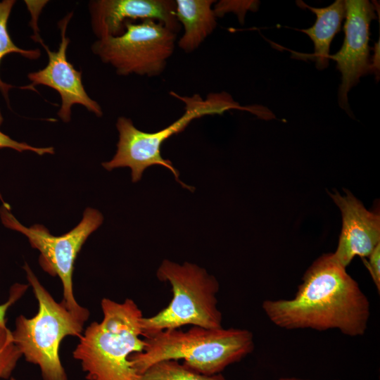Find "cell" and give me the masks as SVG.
<instances>
[{
	"mask_svg": "<svg viewBox=\"0 0 380 380\" xmlns=\"http://www.w3.org/2000/svg\"><path fill=\"white\" fill-rule=\"evenodd\" d=\"M3 122V116L0 110V125ZM0 148H9L19 152L30 151L42 156L46 153L53 154L54 148L53 147H35L24 142H18L11 139L0 130Z\"/></svg>",
	"mask_w": 380,
	"mask_h": 380,
	"instance_id": "cell-19",
	"label": "cell"
},
{
	"mask_svg": "<svg viewBox=\"0 0 380 380\" xmlns=\"http://www.w3.org/2000/svg\"><path fill=\"white\" fill-rule=\"evenodd\" d=\"M305 6L317 16L313 26L301 30L312 39L315 52L310 56L316 63L318 70H323L329 65V47L335 34L339 32L341 22L346 16L345 1L336 0L325 8H313Z\"/></svg>",
	"mask_w": 380,
	"mask_h": 380,
	"instance_id": "cell-14",
	"label": "cell"
},
{
	"mask_svg": "<svg viewBox=\"0 0 380 380\" xmlns=\"http://www.w3.org/2000/svg\"><path fill=\"white\" fill-rule=\"evenodd\" d=\"M171 94L183 102L184 113L179 119L158 132H143L138 129L129 118L123 116L118 118L116 127L119 140L117 151L110 160L102 163L105 169L129 167L132 180L137 182L146 168L158 165L168 169L177 182L191 189V186L179 180V173L172 163L162 157L160 148L163 142L172 135L182 132L195 119L205 115H222L232 109L252 111L251 108L241 106L227 92L210 93L205 99L198 94L191 96H181L175 92Z\"/></svg>",
	"mask_w": 380,
	"mask_h": 380,
	"instance_id": "cell-4",
	"label": "cell"
},
{
	"mask_svg": "<svg viewBox=\"0 0 380 380\" xmlns=\"http://www.w3.org/2000/svg\"><path fill=\"white\" fill-rule=\"evenodd\" d=\"M368 260L362 258V260L369 272L372 280L378 290L380 292V243H379L370 255L368 256Z\"/></svg>",
	"mask_w": 380,
	"mask_h": 380,
	"instance_id": "cell-21",
	"label": "cell"
},
{
	"mask_svg": "<svg viewBox=\"0 0 380 380\" xmlns=\"http://www.w3.org/2000/svg\"><path fill=\"white\" fill-rule=\"evenodd\" d=\"M331 196L341 210L343 220L338 246L333 253L346 267L355 256L368 257L380 243V216L367 210L348 191L343 196L338 193Z\"/></svg>",
	"mask_w": 380,
	"mask_h": 380,
	"instance_id": "cell-12",
	"label": "cell"
},
{
	"mask_svg": "<svg viewBox=\"0 0 380 380\" xmlns=\"http://www.w3.org/2000/svg\"><path fill=\"white\" fill-rule=\"evenodd\" d=\"M10 380H16V379L13 377H11Z\"/></svg>",
	"mask_w": 380,
	"mask_h": 380,
	"instance_id": "cell-24",
	"label": "cell"
},
{
	"mask_svg": "<svg viewBox=\"0 0 380 380\" xmlns=\"http://www.w3.org/2000/svg\"><path fill=\"white\" fill-rule=\"evenodd\" d=\"M89 8L98 39L121 35L125 24L137 19L162 23L175 33L181 28L172 0H96L89 2Z\"/></svg>",
	"mask_w": 380,
	"mask_h": 380,
	"instance_id": "cell-11",
	"label": "cell"
},
{
	"mask_svg": "<svg viewBox=\"0 0 380 380\" xmlns=\"http://www.w3.org/2000/svg\"><path fill=\"white\" fill-rule=\"evenodd\" d=\"M137 380H227L222 374L205 375L194 371L178 360H163L155 363L143 373Z\"/></svg>",
	"mask_w": 380,
	"mask_h": 380,
	"instance_id": "cell-15",
	"label": "cell"
},
{
	"mask_svg": "<svg viewBox=\"0 0 380 380\" xmlns=\"http://www.w3.org/2000/svg\"><path fill=\"white\" fill-rule=\"evenodd\" d=\"M29 284L16 283L11 287L8 298L3 304H0V323H6V315L8 309L18 300L27 291Z\"/></svg>",
	"mask_w": 380,
	"mask_h": 380,
	"instance_id": "cell-20",
	"label": "cell"
},
{
	"mask_svg": "<svg viewBox=\"0 0 380 380\" xmlns=\"http://www.w3.org/2000/svg\"><path fill=\"white\" fill-rule=\"evenodd\" d=\"M15 1L4 0L0 1V62L7 54L17 53L28 59L36 60L40 56L39 49H23L12 41L7 28V23L12 8ZM13 87L2 81L0 77V91L8 101V91Z\"/></svg>",
	"mask_w": 380,
	"mask_h": 380,
	"instance_id": "cell-16",
	"label": "cell"
},
{
	"mask_svg": "<svg viewBox=\"0 0 380 380\" xmlns=\"http://www.w3.org/2000/svg\"><path fill=\"white\" fill-rule=\"evenodd\" d=\"M156 276L160 281L170 284L172 298L169 305L157 314L142 317V336L149 338L185 325L222 327V315L217 308L216 297L220 285L214 276L195 264L185 262L179 265L169 260L162 262Z\"/></svg>",
	"mask_w": 380,
	"mask_h": 380,
	"instance_id": "cell-6",
	"label": "cell"
},
{
	"mask_svg": "<svg viewBox=\"0 0 380 380\" xmlns=\"http://www.w3.org/2000/svg\"><path fill=\"white\" fill-rule=\"evenodd\" d=\"M24 270L38 302L36 315H19L12 336L26 361L37 365L43 380H68L60 358V346L66 336L80 337L84 321L70 312L61 301L56 302L42 285L29 265Z\"/></svg>",
	"mask_w": 380,
	"mask_h": 380,
	"instance_id": "cell-5",
	"label": "cell"
},
{
	"mask_svg": "<svg viewBox=\"0 0 380 380\" xmlns=\"http://www.w3.org/2000/svg\"><path fill=\"white\" fill-rule=\"evenodd\" d=\"M262 307L279 327L338 329L351 337L366 332L370 317L367 296L332 253L310 266L293 298L266 300Z\"/></svg>",
	"mask_w": 380,
	"mask_h": 380,
	"instance_id": "cell-1",
	"label": "cell"
},
{
	"mask_svg": "<svg viewBox=\"0 0 380 380\" xmlns=\"http://www.w3.org/2000/svg\"><path fill=\"white\" fill-rule=\"evenodd\" d=\"M0 200L3 202V204L6 203L3 201V198H2L1 195V194H0Z\"/></svg>",
	"mask_w": 380,
	"mask_h": 380,
	"instance_id": "cell-23",
	"label": "cell"
},
{
	"mask_svg": "<svg viewBox=\"0 0 380 380\" xmlns=\"http://www.w3.org/2000/svg\"><path fill=\"white\" fill-rule=\"evenodd\" d=\"M101 306L103 319L91 322L79 338L72 352L88 380H137L129 356L141 352V310L126 298L118 303L104 298Z\"/></svg>",
	"mask_w": 380,
	"mask_h": 380,
	"instance_id": "cell-2",
	"label": "cell"
},
{
	"mask_svg": "<svg viewBox=\"0 0 380 380\" xmlns=\"http://www.w3.org/2000/svg\"><path fill=\"white\" fill-rule=\"evenodd\" d=\"M257 8V3L253 1H220L213 8L216 17H220L227 12H234L240 22H243L248 10Z\"/></svg>",
	"mask_w": 380,
	"mask_h": 380,
	"instance_id": "cell-18",
	"label": "cell"
},
{
	"mask_svg": "<svg viewBox=\"0 0 380 380\" xmlns=\"http://www.w3.org/2000/svg\"><path fill=\"white\" fill-rule=\"evenodd\" d=\"M277 380H311V379H303L296 377H281Z\"/></svg>",
	"mask_w": 380,
	"mask_h": 380,
	"instance_id": "cell-22",
	"label": "cell"
},
{
	"mask_svg": "<svg viewBox=\"0 0 380 380\" xmlns=\"http://www.w3.org/2000/svg\"><path fill=\"white\" fill-rule=\"evenodd\" d=\"M22 354L15 345L12 331L0 323V380L8 379Z\"/></svg>",
	"mask_w": 380,
	"mask_h": 380,
	"instance_id": "cell-17",
	"label": "cell"
},
{
	"mask_svg": "<svg viewBox=\"0 0 380 380\" xmlns=\"http://www.w3.org/2000/svg\"><path fill=\"white\" fill-rule=\"evenodd\" d=\"M125 29L118 37L96 40L91 46L93 53L119 75H160L174 52L177 33L153 20L127 22Z\"/></svg>",
	"mask_w": 380,
	"mask_h": 380,
	"instance_id": "cell-8",
	"label": "cell"
},
{
	"mask_svg": "<svg viewBox=\"0 0 380 380\" xmlns=\"http://www.w3.org/2000/svg\"><path fill=\"white\" fill-rule=\"evenodd\" d=\"M72 13H68L59 23L61 41L56 51H51L42 42L38 32H34L32 38L44 47L48 55V63L45 68L28 74L31 84L23 89H34L35 85L42 84L55 89L61 99L58 117L65 122L71 119V109L75 104L84 106L98 117L103 115L100 105L91 99L82 84L81 71L77 70L68 61L66 51L70 39L66 36V29Z\"/></svg>",
	"mask_w": 380,
	"mask_h": 380,
	"instance_id": "cell-9",
	"label": "cell"
},
{
	"mask_svg": "<svg viewBox=\"0 0 380 380\" xmlns=\"http://www.w3.org/2000/svg\"><path fill=\"white\" fill-rule=\"evenodd\" d=\"M345 38L341 49L329 55L337 63L341 72V84L338 89V103L345 110H350L348 93L360 78L372 72L369 64V25L375 15L374 5L367 0H346Z\"/></svg>",
	"mask_w": 380,
	"mask_h": 380,
	"instance_id": "cell-10",
	"label": "cell"
},
{
	"mask_svg": "<svg viewBox=\"0 0 380 380\" xmlns=\"http://www.w3.org/2000/svg\"><path fill=\"white\" fill-rule=\"evenodd\" d=\"M141 352L129 356L135 372L140 374L163 360H183L186 367L205 375L220 374L254 349L253 335L243 329H208L192 326L160 331L144 339Z\"/></svg>",
	"mask_w": 380,
	"mask_h": 380,
	"instance_id": "cell-3",
	"label": "cell"
},
{
	"mask_svg": "<svg viewBox=\"0 0 380 380\" xmlns=\"http://www.w3.org/2000/svg\"><path fill=\"white\" fill-rule=\"evenodd\" d=\"M215 2L214 0L175 1V15L184 30L178 46L184 52L196 50L216 27V16L213 8Z\"/></svg>",
	"mask_w": 380,
	"mask_h": 380,
	"instance_id": "cell-13",
	"label": "cell"
},
{
	"mask_svg": "<svg viewBox=\"0 0 380 380\" xmlns=\"http://www.w3.org/2000/svg\"><path fill=\"white\" fill-rule=\"evenodd\" d=\"M0 217L6 227L23 234L31 246L39 251V261L42 269L51 276H58L62 282V302L75 315L86 322L89 310L78 304L73 293L74 264L85 241L102 224L101 213L87 208L81 222L71 231L58 236L51 234L41 224L25 227L11 213L8 203L1 207Z\"/></svg>",
	"mask_w": 380,
	"mask_h": 380,
	"instance_id": "cell-7",
	"label": "cell"
}]
</instances>
